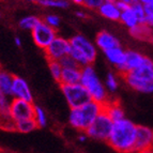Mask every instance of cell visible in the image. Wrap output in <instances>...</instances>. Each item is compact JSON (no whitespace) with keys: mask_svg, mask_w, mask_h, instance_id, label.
I'll list each match as a JSON object with an SVG mask.
<instances>
[{"mask_svg":"<svg viewBox=\"0 0 153 153\" xmlns=\"http://www.w3.org/2000/svg\"><path fill=\"white\" fill-rule=\"evenodd\" d=\"M136 135L137 124L128 118H124L114 122L111 133L106 143L117 153H134Z\"/></svg>","mask_w":153,"mask_h":153,"instance_id":"cell-1","label":"cell"},{"mask_svg":"<svg viewBox=\"0 0 153 153\" xmlns=\"http://www.w3.org/2000/svg\"><path fill=\"white\" fill-rule=\"evenodd\" d=\"M104 110V105L90 101L80 107L72 108L69 114V123L79 132H86L97 116Z\"/></svg>","mask_w":153,"mask_h":153,"instance_id":"cell-2","label":"cell"},{"mask_svg":"<svg viewBox=\"0 0 153 153\" xmlns=\"http://www.w3.org/2000/svg\"><path fill=\"white\" fill-rule=\"evenodd\" d=\"M125 84L140 93L153 94V61L145 64L139 69L121 75Z\"/></svg>","mask_w":153,"mask_h":153,"instance_id":"cell-3","label":"cell"},{"mask_svg":"<svg viewBox=\"0 0 153 153\" xmlns=\"http://www.w3.org/2000/svg\"><path fill=\"white\" fill-rule=\"evenodd\" d=\"M80 84L84 86L87 91L89 92L92 101L105 105L108 101H110L109 92L107 91L105 85L100 79L99 75L97 74L92 64L82 66V80Z\"/></svg>","mask_w":153,"mask_h":153,"instance_id":"cell-4","label":"cell"},{"mask_svg":"<svg viewBox=\"0 0 153 153\" xmlns=\"http://www.w3.org/2000/svg\"><path fill=\"white\" fill-rule=\"evenodd\" d=\"M61 91L70 108H77L92 101L89 92L80 82L76 85H60Z\"/></svg>","mask_w":153,"mask_h":153,"instance_id":"cell-5","label":"cell"},{"mask_svg":"<svg viewBox=\"0 0 153 153\" xmlns=\"http://www.w3.org/2000/svg\"><path fill=\"white\" fill-rule=\"evenodd\" d=\"M112 126H114V121L103 110L93 121V123L90 125L89 128L86 131V134L88 135V137L95 139V140L107 141L111 133Z\"/></svg>","mask_w":153,"mask_h":153,"instance_id":"cell-6","label":"cell"},{"mask_svg":"<svg viewBox=\"0 0 153 153\" xmlns=\"http://www.w3.org/2000/svg\"><path fill=\"white\" fill-rule=\"evenodd\" d=\"M71 47L78 51L85 58L92 64L97 57V47L95 43L91 42L87 36L84 34H75L70 39Z\"/></svg>","mask_w":153,"mask_h":153,"instance_id":"cell-7","label":"cell"},{"mask_svg":"<svg viewBox=\"0 0 153 153\" xmlns=\"http://www.w3.org/2000/svg\"><path fill=\"white\" fill-rule=\"evenodd\" d=\"M70 49H71L70 40L63 36H57L54 39V41L44 49V53L48 61H60L63 57L70 54Z\"/></svg>","mask_w":153,"mask_h":153,"instance_id":"cell-8","label":"cell"},{"mask_svg":"<svg viewBox=\"0 0 153 153\" xmlns=\"http://www.w3.org/2000/svg\"><path fill=\"white\" fill-rule=\"evenodd\" d=\"M31 34L34 44L39 48L44 51L57 36V29L53 28L41 21L36 26V28L31 31Z\"/></svg>","mask_w":153,"mask_h":153,"instance_id":"cell-9","label":"cell"},{"mask_svg":"<svg viewBox=\"0 0 153 153\" xmlns=\"http://www.w3.org/2000/svg\"><path fill=\"white\" fill-rule=\"evenodd\" d=\"M34 108L36 106L32 102L13 99L10 102V116L14 122L26 119H32L34 117Z\"/></svg>","mask_w":153,"mask_h":153,"instance_id":"cell-10","label":"cell"},{"mask_svg":"<svg viewBox=\"0 0 153 153\" xmlns=\"http://www.w3.org/2000/svg\"><path fill=\"white\" fill-rule=\"evenodd\" d=\"M104 56L106 60L117 69L120 75L124 74L125 62H126V51H124L121 46H118L115 48L104 51Z\"/></svg>","mask_w":153,"mask_h":153,"instance_id":"cell-11","label":"cell"},{"mask_svg":"<svg viewBox=\"0 0 153 153\" xmlns=\"http://www.w3.org/2000/svg\"><path fill=\"white\" fill-rule=\"evenodd\" d=\"M11 97H13V99H19L28 101V102H33V94L28 82L26 79L19 76H14Z\"/></svg>","mask_w":153,"mask_h":153,"instance_id":"cell-12","label":"cell"},{"mask_svg":"<svg viewBox=\"0 0 153 153\" xmlns=\"http://www.w3.org/2000/svg\"><path fill=\"white\" fill-rule=\"evenodd\" d=\"M153 143V128L147 125H137L135 152L151 149Z\"/></svg>","mask_w":153,"mask_h":153,"instance_id":"cell-13","label":"cell"},{"mask_svg":"<svg viewBox=\"0 0 153 153\" xmlns=\"http://www.w3.org/2000/svg\"><path fill=\"white\" fill-rule=\"evenodd\" d=\"M95 45H97V49L102 51L103 53L106 51H109L111 48H115L120 46V42L116 38L112 33H110L109 31H100L95 36Z\"/></svg>","mask_w":153,"mask_h":153,"instance_id":"cell-14","label":"cell"},{"mask_svg":"<svg viewBox=\"0 0 153 153\" xmlns=\"http://www.w3.org/2000/svg\"><path fill=\"white\" fill-rule=\"evenodd\" d=\"M151 59L148 58L145 55L140 54L136 51H126V62H125V72L134 71L136 69H139L145 64L149 63ZM123 75V74H122Z\"/></svg>","mask_w":153,"mask_h":153,"instance_id":"cell-15","label":"cell"},{"mask_svg":"<svg viewBox=\"0 0 153 153\" xmlns=\"http://www.w3.org/2000/svg\"><path fill=\"white\" fill-rule=\"evenodd\" d=\"M100 15L103 16L106 19H109L112 22L120 21L121 11L118 8L116 2H110V1H104L103 4L101 5L97 10Z\"/></svg>","mask_w":153,"mask_h":153,"instance_id":"cell-16","label":"cell"},{"mask_svg":"<svg viewBox=\"0 0 153 153\" xmlns=\"http://www.w3.org/2000/svg\"><path fill=\"white\" fill-rule=\"evenodd\" d=\"M104 111L109 116L114 122H117V121L122 120L125 118L124 110L118 101H114V100L108 101L104 105Z\"/></svg>","mask_w":153,"mask_h":153,"instance_id":"cell-17","label":"cell"},{"mask_svg":"<svg viewBox=\"0 0 153 153\" xmlns=\"http://www.w3.org/2000/svg\"><path fill=\"white\" fill-rule=\"evenodd\" d=\"M82 80V68H69L62 71L60 85H76Z\"/></svg>","mask_w":153,"mask_h":153,"instance_id":"cell-18","label":"cell"},{"mask_svg":"<svg viewBox=\"0 0 153 153\" xmlns=\"http://www.w3.org/2000/svg\"><path fill=\"white\" fill-rule=\"evenodd\" d=\"M120 22L128 29V30H132V29L136 28V27L140 24L138 17L136 16L135 12L133 11V9L131 8V7L121 12Z\"/></svg>","mask_w":153,"mask_h":153,"instance_id":"cell-19","label":"cell"},{"mask_svg":"<svg viewBox=\"0 0 153 153\" xmlns=\"http://www.w3.org/2000/svg\"><path fill=\"white\" fill-rule=\"evenodd\" d=\"M13 80H14V75L10 74L7 71L0 70V89L8 97H11L12 94Z\"/></svg>","mask_w":153,"mask_h":153,"instance_id":"cell-20","label":"cell"},{"mask_svg":"<svg viewBox=\"0 0 153 153\" xmlns=\"http://www.w3.org/2000/svg\"><path fill=\"white\" fill-rule=\"evenodd\" d=\"M130 32L134 38L139 40H151L153 36L152 29L145 24H139L136 28L130 30Z\"/></svg>","mask_w":153,"mask_h":153,"instance_id":"cell-21","label":"cell"},{"mask_svg":"<svg viewBox=\"0 0 153 153\" xmlns=\"http://www.w3.org/2000/svg\"><path fill=\"white\" fill-rule=\"evenodd\" d=\"M39 126L36 124L34 118L32 119H26V120L17 121L15 122V131L23 134H27V133H31L34 130H36Z\"/></svg>","mask_w":153,"mask_h":153,"instance_id":"cell-22","label":"cell"},{"mask_svg":"<svg viewBox=\"0 0 153 153\" xmlns=\"http://www.w3.org/2000/svg\"><path fill=\"white\" fill-rule=\"evenodd\" d=\"M40 22H41V19L38 16L28 15L22 18L21 21H19V23H18V26H19V28L24 29V30L32 31Z\"/></svg>","mask_w":153,"mask_h":153,"instance_id":"cell-23","label":"cell"},{"mask_svg":"<svg viewBox=\"0 0 153 153\" xmlns=\"http://www.w3.org/2000/svg\"><path fill=\"white\" fill-rule=\"evenodd\" d=\"M105 87L109 93H115L119 88V82H118V76L114 72H108L105 77Z\"/></svg>","mask_w":153,"mask_h":153,"instance_id":"cell-24","label":"cell"},{"mask_svg":"<svg viewBox=\"0 0 153 153\" xmlns=\"http://www.w3.org/2000/svg\"><path fill=\"white\" fill-rule=\"evenodd\" d=\"M38 3L44 8H57L66 9L69 8V0H38Z\"/></svg>","mask_w":153,"mask_h":153,"instance_id":"cell-25","label":"cell"},{"mask_svg":"<svg viewBox=\"0 0 153 153\" xmlns=\"http://www.w3.org/2000/svg\"><path fill=\"white\" fill-rule=\"evenodd\" d=\"M48 69L51 72V77L54 78L55 82H57L58 84H60V80H61L62 76V71H63V68L60 64L59 61H48Z\"/></svg>","mask_w":153,"mask_h":153,"instance_id":"cell-26","label":"cell"},{"mask_svg":"<svg viewBox=\"0 0 153 153\" xmlns=\"http://www.w3.org/2000/svg\"><path fill=\"white\" fill-rule=\"evenodd\" d=\"M34 120L39 128H45L47 125V116H46L45 110L40 106H36L34 108Z\"/></svg>","mask_w":153,"mask_h":153,"instance_id":"cell-27","label":"cell"},{"mask_svg":"<svg viewBox=\"0 0 153 153\" xmlns=\"http://www.w3.org/2000/svg\"><path fill=\"white\" fill-rule=\"evenodd\" d=\"M131 8L135 12L136 16L138 17L140 24L145 23V18H146V15H147V11H146V9H145V5L139 2V1H137V2L133 3V4L131 5Z\"/></svg>","mask_w":153,"mask_h":153,"instance_id":"cell-28","label":"cell"},{"mask_svg":"<svg viewBox=\"0 0 153 153\" xmlns=\"http://www.w3.org/2000/svg\"><path fill=\"white\" fill-rule=\"evenodd\" d=\"M43 22L55 29L58 28L59 26H60V23H61L60 17H59L58 15H56V14H47V15L43 18Z\"/></svg>","mask_w":153,"mask_h":153,"instance_id":"cell-29","label":"cell"},{"mask_svg":"<svg viewBox=\"0 0 153 153\" xmlns=\"http://www.w3.org/2000/svg\"><path fill=\"white\" fill-rule=\"evenodd\" d=\"M105 0H84L82 5L89 10H99V8L103 4Z\"/></svg>","mask_w":153,"mask_h":153,"instance_id":"cell-30","label":"cell"},{"mask_svg":"<svg viewBox=\"0 0 153 153\" xmlns=\"http://www.w3.org/2000/svg\"><path fill=\"white\" fill-rule=\"evenodd\" d=\"M59 62H60V64L62 65V68H63V69H69V68H77V66H79L78 64L76 63V61H75L74 59L72 58L70 55L63 57V58H62Z\"/></svg>","mask_w":153,"mask_h":153,"instance_id":"cell-31","label":"cell"},{"mask_svg":"<svg viewBox=\"0 0 153 153\" xmlns=\"http://www.w3.org/2000/svg\"><path fill=\"white\" fill-rule=\"evenodd\" d=\"M138 1L145 5L147 12H153V0H138Z\"/></svg>","mask_w":153,"mask_h":153,"instance_id":"cell-32","label":"cell"},{"mask_svg":"<svg viewBox=\"0 0 153 153\" xmlns=\"http://www.w3.org/2000/svg\"><path fill=\"white\" fill-rule=\"evenodd\" d=\"M145 25H147L148 27H150L151 29H153V12H147V15L145 18Z\"/></svg>","mask_w":153,"mask_h":153,"instance_id":"cell-33","label":"cell"},{"mask_svg":"<svg viewBox=\"0 0 153 153\" xmlns=\"http://www.w3.org/2000/svg\"><path fill=\"white\" fill-rule=\"evenodd\" d=\"M116 4H117L118 8L120 9L121 12H122V11H124V10H126V9H128L131 7L128 3L124 2V1H121V0H117V1H116Z\"/></svg>","mask_w":153,"mask_h":153,"instance_id":"cell-34","label":"cell"},{"mask_svg":"<svg viewBox=\"0 0 153 153\" xmlns=\"http://www.w3.org/2000/svg\"><path fill=\"white\" fill-rule=\"evenodd\" d=\"M76 17L78 18H82V19H85V18H87L88 15H87V13L85 12V11H76Z\"/></svg>","mask_w":153,"mask_h":153,"instance_id":"cell-35","label":"cell"},{"mask_svg":"<svg viewBox=\"0 0 153 153\" xmlns=\"http://www.w3.org/2000/svg\"><path fill=\"white\" fill-rule=\"evenodd\" d=\"M87 138H88V135L86 134V132H82V134L78 136V141L79 143H85V141L87 140Z\"/></svg>","mask_w":153,"mask_h":153,"instance_id":"cell-36","label":"cell"},{"mask_svg":"<svg viewBox=\"0 0 153 153\" xmlns=\"http://www.w3.org/2000/svg\"><path fill=\"white\" fill-rule=\"evenodd\" d=\"M14 42H15V45L17 46V47H22V45H23L22 39L19 38V36H15V38H14Z\"/></svg>","mask_w":153,"mask_h":153,"instance_id":"cell-37","label":"cell"},{"mask_svg":"<svg viewBox=\"0 0 153 153\" xmlns=\"http://www.w3.org/2000/svg\"><path fill=\"white\" fill-rule=\"evenodd\" d=\"M69 1H72L75 4H79V5H82V2H84V0H69Z\"/></svg>","mask_w":153,"mask_h":153,"instance_id":"cell-38","label":"cell"},{"mask_svg":"<svg viewBox=\"0 0 153 153\" xmlns=\"http://www.w3.org/2000/svg\"><path fill=\"white\" fill-rule=\"evenodd\" d=\"M134 153H153L152 149H148V150H143V151H136Z\"/></svg>","mask_w":153,"mask_h":153,"instance_id":"cell-39","label":"cell"},{"mask_svg":"<svg viewBox=\"0 0 153 153\" xmlns=\"http://www.w3.org/2000/svg\"><path fill=\"white\" fill-rule=\"evenodd\" d=\"M121 1H124V2H126V3H128V4H130V5H132L133 3L137 2L138 0H121Z\"/></svg>","mask_w":153,"mask_h":153,"instance_id":"cell-40","label":"cell"},{"mask_svg":"<svg viewBox=\"0 0 153 153\" xmlns=\"http://www.w3.org/2000/svg\"><path fill=\"white\" fill-rule=\"evenodd\" d=\"M26 1H30V2H38V0H26Z\"/></svg>","mask_w":153,"mask_h":153,"instance_id":"cell-41","label":"cell"},{"mask_svg":"<svg viewBox=\"0 0 153 153\" xmlns=\"http://www.w3.org/2000/svg\"><path fill=\"white\" fill-rule=\"evenodd\" d=\"M105 1H110V2H116L117 0H105Z\"/></svg>","mask_w":153,"mask_h":153,"instance_id":"cell-42","label":"cell"},{"mask_svg":"<svg viewBox=\"0 0 153 153\" xmlns=\"http://www.w3.org/2000/svg\"><path fill=\"white\" fill-rule=\"evenodd\" d=\"M151 149H152V150H153V143H152V147H151Z\"/></svg>","mask_w":153,"mask_h":153,"instance_id":"cell-43","label":"cell"},{"mask_svg":"<svg viewBox=\"0 0 153 153\" xmlns=\"http://www.w3.org/2000/svg\"><path fill=\"white\" fill-rule=\"evenodd\" d=\"M151 41H153V36H152V39H151Z\"/></svg>","mask_w":153,"mask_h":153,"instance_id":"cell-44","label":"cell"}]
</instances>
